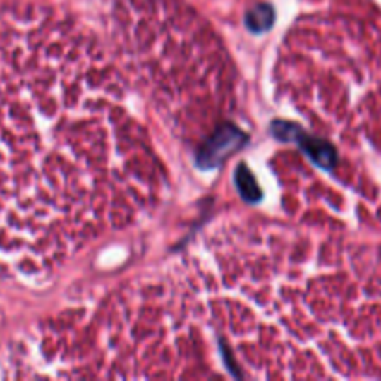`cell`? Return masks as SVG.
Instances as JSON below:
<instances>
[{
	"mask_svg": "<svg viewBox=\"0 0 381 381\" xmlns=\"http://www.w3.org/2000/svg\"><path fill=\"white\" fill-rule=\"evenodd\" d=\"M166 175L101 37L0 11V277H41L157 210Z\"/></svg>",
	"mask_w": 381,
	"mask_h": 381,
	"instance_id": "obj_1",
	"label": "cell"
},
{
	"mask_svg": "<svg viewBox=\"0 0 381 381\" xmlns=\"http://www.w3.org/2000/svg\"><path fill=\"white\" fill-rule=\"evenodd\" d=\"M97 36L127 86L190 147L209 149L236 110V75L218 34L181 0H107Z\"/></svg>",
	"mask_w": 381,
	"mask_h": 381,
	"instance_id": "obj_2",
	"label": "cell"
}]
</instances>
